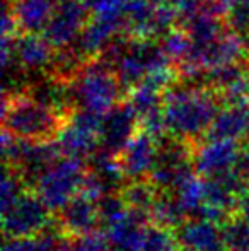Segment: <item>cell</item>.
<instances>
[{
    "label": "cell",
    "mask_w": 249,
    "mask_h": 251,
    "mask_svg": "<svg viewBox=\"0 0 249 251\" xmlns=\"http://www.w3.org/2000/svg\"><path fill=\"white\" fill-rule=\"evenodd\" d=\"M75 109L104 116L123 102V84L104 60L92 58L70 82Z\"/></svg>",
    "instance_id": "3957f363"
},
{
    "label": "cell",
    "mask_w": 249,
    "mask_h": 251,
    "mask_svg": "<svg viewBox=\"0 0 249 251\" xmlns=\"http://www.w3.org/2000/svg\"><path fill=\"white\" fill-rule=\"evenodd\" d=\"M220 111L217 93L200 84H174L164 94V118L169 137L198 146Z\"/></svg>",
    "instance_id": "6da1fadb"
},
{
    "label": "cell",
    "mask_w": 249,
    "mask_h": 251,
    "mask_svg": "<svg viewBox=\"0 0 249 251\" xmlns=\"http://www.w3.org/2000/svg\"><path fill=\"white\" fill-rule=\"evenodd\" d=\"M27 185L23 179V176L12 168H7L3 171L2 178V188H0V205H2V212L9 210L24 193L27 192Z\"/></svg>",
    "instance_id": "cb8c5ba5"
},
{
    "label": "cell",
    "mask_w": 249,
    "mask_h": 251,
    "mask_svg": "<svg viewBox=\"0 0 249 251\" xmlns=\"http://www.w3.org/2000/svg\"><path fill=\"white\" fill-rule=\"evenodd\" d=\"M120 195L128 208L142 212L145 215H150L154 203H156L160 195V190L149 178L133 179V181L125 183V186L120 190Z\"/></svg>",
    "instance_id": "e0dca14e"
},
{
    "label": "cell",
    "mask_w": 249,
    "mask_h": 251,
    "mask_svg": "<svg viewBox=\"0 0 249 251\" xmlns=\"http://www.w3.org/2000/svg\"><path fill=\"white\" fill-rule=\"evenodd\" d=\"M160 47H162L164 53L167 55V58L173 63H176L178 67L181 63L186 62L189 51H191V38L188 36L186 31L181 27V29H173L167 34H164L160 38Z\"/></svg>",
    "instance_id": "603a6c76"
},
{
    "label": "cell",
    "mask_w": 249,
    "mask_h": 251,
    "mask_svg": "<svg viewBox=\"0 0 249 251\" xmlns=\"http://www.w3.org/2000/svg\"><path fill=\"white\" fill-rule=\"evenodd\" d=\"M205 139L234 142L249 139V102L222 104Z\"/></svg>",
    "instance_id": "9a60e30c"
},
{
    "label": "cell",
    "mask_w": 249,
    "mask_h": 251,
    "mask_svg": "<svg viewBox=\"0 0 249 251\" xmlns=\"http://www.w3.org/2000/svg\"><path fill=\"white\" fill-rule=\"evenodd\" d=\"M241 144L234 140H208L195 147V169L202 178H215L234 171L241 155Z\"/></svg>",
    "instance_id": "30bf717a"
},
{
    "label": "cell",
    "mask_w": 249,
    "mask_h": 251,
    "mask_svg": "<svg viewBox=\"0 0 249 251\" xmlns=\"http://www.w3.org/2000/svg\"><path fill=\"white\" fill-rule=\"evenodd\" d=\"M89 9L91 17H111V19H123L126 0H84Z\"/></svg>",
    "instance_id": "4316f807"
},
{
    "label": "cell",
    "mask_w": 249,
    "mask_h": 251,
    "mask_svg": "<svg viewBox=\"0 0 249 251\" xmlns=\"http://www.w3.org/2000/svg\"><path fill=\"white\" fill-rule=\"evenodd\" d=\"M19 33L40 34L53 17L57 0H9Z\"/></svg>",
    "instance_id": "2e32d148"
},
{
    "label": "cell",
    "mask_w": 249,
    "mask_h": 251,
    "mask_svg": "<svg viewBox=\"0 0 249 251\" xmlns=\"http://www.w3.org/2000/svg\"><path fill=\"white\" fill-rule=\"evenodd\" d=\"M53 212L40 197L27 190L9 210L2 212L3 238H29L55 227Z\"/></svg>",
    "instance_id": "52a82bcc"
},
{
    "label": "cell",
    "mask_w": 249,
    "mask_h": 251,
    "mask_svg": "<svg viewBox=\"0 0 249 251\" xmlns=\"http://www.w3.org/2000/svg\"><path fill=\"white\" fill-rule=\"evenodd\" d=\"M171 3H173L180 24H184L198 14L205 12L206 7V0H171Z\"/></svg>",
    "instance_id": "83f0119b"
},
{
    "label": "cell",
    "mask_w": 249,
    "mask_h": 251,
    "mask_svg": "<svg viewBox=\"0 0 249 251\" xmlns=\"http://www.w3.org/2000/svg\"><path fill=\"white\" fill-rule=\"evenodd\" d=\"M159 144L160 140H157L156 137H152L142 128L133 135V139L126 144L123 152L118 155L126 181L149 178L157 162Z\"/></svg>",
    "instance_id": "7c38bea8"
},
{
    "label": "cell",
    "mask_w": 249,
    "mask_h": 251,
    "mask_svg": "<svg viewBox=\"0 0 249 251\" xmlns=\"http://www.w3.org/2000/svg\"><path fill=\"white\" fill-rule=\"evenodd\" d=\"M89 9L84 0H57L53 17L43 36L55 50L73 47L89 23Z\"/></svg>",
    "instance_id": "ba28073f"
},
{
    "label": "cell",
    "mask_w": 249,
    "mask_h": 251,
    "mask_svg": "<svg viewBox=\"0 0 249 251\" xmlns=\"http://www.w3.org/2000/svg\"><path fill=\"white\" fill-rule=\"evenodd\" d=\"M237 212H239L241 215H244V217L249 221V192H246L239 199V203H237Z\"/></svg>",
    "instance_id": "f1b7e54d"
},
{
    "label": "cell",
    "mask_w": 249,
    "mask_h": 251,
    "mask_svg": "<svg viewBox=\"0 0 249 251\" xmlns=\"http://www.w3.org/2000/svg\"><path fill=\"white\" fill-rule=\"evenodd\" d=\"M224 23L227 24V29L234 31L236 34L249 40V2L248 0H236Z\"/></svg>",
    "instance_id": "484cf974"
},
{
    "label": "cell",
    "mask_w": 249,
    "mask_h": 251,
    "mask_svg": "<svg viewBox=\"0 0 249 251\" xmlns=\"http://www.w3.org/2000/svg\"><path fill=\"white\" fill-rule=\"evenodd\" d=\"M55 227L29 238H7L2 251H58L63 234L58 229L55 231Z\"/></svg>",
    "instance_id": "d6986e66"
},
{
    "label": "cell",
    "mask_w": 249,
    "mask_h": 251,
    "mask_svg": "<svg viewBox=\"0 0 249 251\" xmlns=\"http://www.w3.org/2000/svg\"><path fill=\"white\" fill-rule=\"evenodd\" d=\"M149 217L152 224L174 231L181 222L186 221L188 215L184 214V210L181 208L180 201L176 200L174 193L160 192L159 199L154 203Z\"/></svg>",
    "instance_id": "ac0fdd59"
},
{
    "label": "cell",
    "mask_w": 249,
    "mask_h": 251,
    "mask_svg": "<svg viewBox=\"0 0 249 251\" xmlns=\"http://www.w3.org/2000/svg\"><path fill=\"white\" fill-rule=\"evenodd\" d=\"M67 120L68 118L50 106L36 101L27 93L12 94V96L3 94V130L21 140L55 142Z\"/></svg>",
    "instance_id": "7a4b0ae2"
},
{
    "label": "cell",
    "mask_w": 249,
    "mask_h": 251,
    "mask_svg": "<svg viewBox=\"0 0 249 251\" xmlns=\"http://www.w3.org/2000/svg\"><path fill=\"white\" fill-rule=\"evenodd\" d=\"M173 193L176 200L180 201L184 214L188 217H195L200 208L203 207V201H205V178H202L200 175L189 176L186 181L178 190H174Z\"/></svg>",
    "instance_id": "44dd1931"
},
{
    "label": "cell",
    "mask_w": 249,
    "mask_h": 251,
    "mask_svg": "<svg viewBox=\"0 0 249 251\" xmlns=\"http://www.w3.org/2000/svg\"><path fill=\"white\" fill-rule=\"evenodd\" d=\"M226 251H249V221L239 212L230 214L220 224Z\"/></svg>",
    "instance_id": "ffe728a7"
},
{
    "label": "cell",
    "mask_w": 249,
    "mask_h": 251,
    "mask_svg": "<svg viewBox=\"0 0 249 251\" xmlns=\"http://www.w3.org/2000/svg\"><path fill=\"white\" fill-rule=\"evenodd\" d=\"M138 130L140 122L133 113V109L130 108L126 101L120 102L116 108H113L103 116L99 151L118 157Z\"/></svg>",
    "instance_id": "8fae6325"
},
{
    "label": "cell",
    "mask_w": 249,
    "mask_h": 251,
    "mask_svg": "<svg viewBox=\"0 0 249 251\" xmlns=\"http://www.w3.org/2000/svg\"><path fill=\"white\" fill-rule=\"evenodd\" d=\"M89 164L75 157H58L33 185V192L53 214L73 200L86 183Z\"/></svg>",
    "instance_id": "277c9868"
},
{
    "label": "cell",
    "mask_w": 249,
    "mask_h": 251,
    "mask_svg": "<svg viewBox=\"0 0 249 251\" xmlns=\"http://www.w3.org/2000/svg\"><path fill=\"white\" fill-rule=\"evenodd\" d=\"M101 126L103 116L75 109L55 139V146L65 157L91 159L101 147Z\"/></svg>",
    "instance_id": "8992f818"
},
{
    "label": "cell",
    "mask_w": 249,
    "mask_h": 251,
    "mask_svg": "<svg viewBox=\"0 0 249 251\" xmlns=\"http://www.w3.org/2000/svg\"><path fill=\"white\" fill-rule=\"evenodd\" d=\"M58 251H116L111 246L103 232H94L87 236H75V238H65L63 236L62 245Z\"/></svg>",
    "instance_id": "d4e9b609"
},
{
    "label": "cell",
    "mask_w": 249,
    "mask_h": 251,
    "mask_svg": "<svg viewBox=\"0 0 249 251\" xmlns=\"http://www.w3.org/2000/svg\"><path fill=\"white\" fill-rule=\"evenodd\" d=\"M55 226L65 238L101 232L103 222H101L99 201L79 193L60 212L55 214Z\"/></svg>",
    "instance_id": "9c48e42d"
},
{
    "label": "cell",
    "mask_w": 249,
    "mask_h": 251,
    "mask_svg": "<svg viewBox=\"0 0 249 251\" xmlns=\"http://www.w3.org/2000/svg\"><path fill=\"white\" fill-rule=\"evenodd\" d=\"M138 251H181V248L174 231L149 222L143 227Z\"/></svg>",
    "instance_id": "7402d4cb"
},
{
    "label": "cell",
    "mask_w": 249,
    "mask_h": 251,
    "mask_svg": "<svg viewBox=\"0 0 249 251\" xmlns=\"http://www.w3.org/2000/svg\"><path fill=\"white\" fill-rule=\"evenodd\" d=\"M195 147L184 140L166 137L159 144L157 162L149 179L160 192L173 193L189 176L196 175L195 169Z\"/></svg>",
    "instance_id": "5b68a950"
},
{
    "label": "cell",
    "mask_w": 249,
    "mask_h": 251,
    "mask_svg": "<svg viewBox=\"0 0 249 251\" xmlns=\"http://www.w3.org/2000/svg\"><path fill=\"white\" fill-rule=\"evenodd\" d=\"M248 2H249V0H248Z\"/></svg>",
    "instance_id": "f546056e"
},
{
    "label": "cell",
    "mask_w": 249,
    "mask_h": 251,
    "mask_svg": "<svg viewBox=\"0 0 249 251\" xmlns=\"http://www.w3.org/2000/svg\"><path fill=\"white\" fill-rule=\"evenodd\" d=\"M55 58V48L41 34L21 33L14 41L12 65L23 70L26 75L50 70ZM5 70V69H3Z\"/></svg>",
    "instance_id": "4fadbf2b"
},
{
    "label": "cell",
    "mask_w": 249,
    "mask_h": 251,
    "mask_svg": "<svg viewBox=\"0 0 249 251\" xmlns=\"http://www.w3.org/2000/svg\"><path fill=\"white\" fill-rule=\"evenodd\" d=\"M174 234L181 251H226L220 226L202 217H188L176 229Z\"/></svg>",
    "instance_id": "5bb4252c"
}]
</instances>
